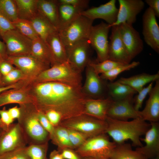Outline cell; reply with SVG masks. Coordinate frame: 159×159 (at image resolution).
Instances as JSON below:
<instances>
[{
	"instance_id": "cell-1",
	"label": "cell",
	"mask_w": 159,
	"mask_h": 159,
	"mask_svg": "<svg viewBox=\"0 0 159 159\" xmlns=\"http://www.w3.org/2000/svg\"><path fill=\"white\" fill-rule=\"evenodd\" d=\"M34 104L43 112L53 110L61 115L62 120L84 114L87 97L82 86L55 81L30 82L27 85Z\"/></svg>"
},
{
	"instance_id": "cell-2",
	"label": "cell",
	"mask_w": 159,
	"mask_h": 159,
	"mask_svg": "<svg viewBox=\"0 0 159 159\" xmlns=\"http://www.w3.org/2000/svg\"><path fill=\"white\" fill-rule=\"evenodd\" d=\"M106 133L111 138L116 144H120L130 140L132 145L139 147L143 145L140 137L145 135L150 127L149 123L141 117L130 121H121L107 117Z\"/></svg>"
},
{
	"instance_id": "cell-3",
	"label": "cell",
	"mask_w": 159,
	"mask_h": 159,
	"mask_svg": "<svg viewBox=\"0 0 159 159\" xmlns=\"http://www.w3.org/2000/svg\"><path fill=\"white\" fill-rule=\"evenodd\" d=\"M81 73L67 61L51 66L42 72L32 81L37 82L55 81L82 86Z\"/></svg>"
},
{
	"instance_id": "cell-4",
	"label": "cell",
	"mask_w": 159,
	"mask_h": 159,
	"mask_svg": "<svg viewBox=\"0 0 159 159\" xmlns=\"http://www.w3.org/2000/svg\"><path fill=\"white\" fill-rule=\"evenodd\" d=\"M116 145L110 141L107 134L104 133L88 138L74 150L81 157L102 159L110 158Z\"/></svg>"
},
{
	"instance_id": "cell-5",
	"label": "cell",
	"mask_w": 159,
	"mask_h": 159,
	"mask_svg": "<svg viewBox=\"0 0 159 159\" xmlns=\"http://www.w3.org/2000/svg\"><path fill=\"white\" fill-rule=\"evenodd\" d=\"M59 125L75 130L88 138L106 133L107 124L102 120L82 114L62 121Z\"/></svg>"
},
{
	"instance_id": "cell-6",
	"label": "cell",
	"mask_w": 159,
	"mask_h": 159,
	"mask_svg": "<svg viewBox=\"0 0 159 159\" xmlns=\"http://www.w3.org/2000/svg\"><path fill=\"white\" fill-rule=\"evenodd\" d=\"M93 20L80 15L58 32L66 48L88 39Z\"/></svg>"
},
{
	"instance_id": "cell-7",
	"label": "cell",
	"mask_w": 159,
	"mask_h": 159,
	"mask_svg": "<svg viewBox=\"0 0 159 159\" xmlns=\"http://www.w3.org/2000/svg\"><path fill=\"white\" fill-rule=\"evenodd\" d=\"M1 37L6 45L8 56L31 55L32 41L16 29L3 33Z\"/></svg>"
},
{
	"instance_id": "cell-8",
	"label": "cell",
	"mask_w": 159,
	"mask_h": 159,
	"mask_svg": "<svg viewBox=\"0 0 159 159\" xmlns=\"http://www.w3.org/2000/svg\"><path fill=\"white\" fill-rule=\"evenodd\" d=\"M111 27L107 23L102 21L99 24L92 26L88 38L90 45L95 51L97 54V62H101L108 59V34Z\"/></svg>"
},
{
	"instance_id": "cell-9",
	"label": "cell",
	"mask_w": 159,
	"mask_h": 159,
	"mask_svg": "<svg viewBox=\"0 0 159 159\" xmlns=\"http://www.w3.org/2000/svg\"><path fill=\"white\" fill-rule=\"evenodd\" d=\"M4 60L20 70L29 81L33 80L42 72L50 67L49 65L40 61L31 55L7 56Z\"/></svg>"
},
{
	"instance_id": "cell-10",
	"label": "cell",
	"mask_w": 159,
	"mask_h": 159,
	"mask_svg": "<svg viewBox=\"0 0 159 159\" xmlns=\"http://www.w3.org/2000/svg\"><path fill=\"white\" fill-rule=\"evenodd\" d=\"M85 80L82 91L88 98L103 99L108 97L107 84L88 64L86 67Z\"/></svg>"
},
{
	"instance_id": "cell-11",
	"label": "cell",
	"mask_w": 159,
	"mask_h": 159,
	"mask_svg": "<svg viewBox=\"0 0 159 159\" xmlns=\"http://www.w3.org/2000/svg\"><path fill=\"white\" fill-rule=\"evenodd\" d=\"M133 96L120 100H112L107 112V117L121 121L140 117V111H136L134 108Z\"/></svg>"
},
{
	"instance_id": "cell-12",
	"label": "cell",
	"mask_w": 159,
	"mask_h": 159,
	"mask_svg": "<svg viewBox=\"0 0 159 159\" xmlns=\"http://www.w3.org/2000/svg\"><path fill=\"white\" fill-rule=\"evenodd\" d=\"M67 61L73 67L82 72L91 61L90 45L87 39L80 41L66 48Z\"/></svg>"
},
{
	"instance_id": "cell-13",
	"label": "cell",
	"mask_w": 159,
	"mask_h": 159,
	"mask_svg": "<svg viewBox=\"0 0 159 159\" xmlns=\"http://www.w3.org/2000/svg\"><path fill=\"white\" fill-rule=\"evenodd\" d=\"M143 34L146 44L157 53H159V26L156 16L148 7L143 16Z\"/></svg>"
},
{
	"instance_id": "cell-14",
	"label": "cell",
	"mask_w": 159,
	"mask_h": 159,
	"mask_svg": "<svg viewBox=\"0 0 159 159\" xmlns=\"http://www.w3.org/2000/svg\"><path fill=\"white\" fill-rule=\"evenodd\" d=\"M118 26L121 39L132 59L143 50V41L132 24L124 23Z\"/></svg>"
},
{
	"instance_id": "cell-15",
	"label": "cell",
	"mask_w": 159,
	"mask_h": 159,
	"mask_svg": "<svg viewBox=\"0 0 159 159\" xmlns=\"http://www.w3.org/2000/svg\"><path fill=\"white\" fill-rule=\"evenodd\" d=\"M119 8L117 20L111 27L126 23L132 24L136 17L143 9L145 3L141 0H118Z\"/></svg>"
},
{
	"instance_id": "cell-16",
	"label": "cell",
	"mask_w": 159,
	"mask_h": 159,
	"mask_svg": "<svg viewBox=\"0 0 159 159\" xmlns=\"http://www.w3.org/2000/svg\"><path fill=\"white\" fill-rule=\"evenodd\" d=\"M108 45V59L125 64L132 60L121 39L118 26L111 27Z\"/></svg>"
},
{
	"instance_id": "cell-17",
	"label": "cell",
	"mask_w": 159,
	"mask_h": 159,
	"mask_svg": "<svg viewBox=\"0 0 159 159\" xmlns=\"http://www.w3.org/2000/svg\"><path fill=\"white\" fill-rule=\"evenodd\" d=\"M150 127L145 134V137L140 138L145 145L137 147L136 150L147 159H151L159 156V123L151 122Z\"/></svg>"
},
{
	"instance_id": "cell-18",
	"label": "cell",
	"mask_w": 159,
	"mask_h": 159,
	"mask_svg": "<svg viewBox=\"0 0 159 159\" xmlns=\"http://www.w3.org/2000/svg\"><path fill=\"white\" fill-rule=\"evenodd\" d=\"M116 2L115 0H110L98 6L86 9L81 12V15L93 21L97 19H103L110 26L117 19L118 9Z\"/></svg>"
},
{
	"instance_id": "cell-19",
	"label": "cell",
	"mask_w": 159,
	"mask_h": 159,
	"mask_svg": "<svg viewBox=\"0 0 159 159\" xmlns=\"http://www.w3.org/2000/svg\"><path fill=\"white\" fill-rule=\"evenodd\" d=\"M149 92V97L144 109L140 111V117L151 122H158L159 120V79Z\"/></svg>"
},
{
	"instance_id": "cell-20",
	"label": "cell",
	"mask_w": 159,
	"mask_h": 159,
	"mask_svg": "<svg viewBox=\"0 0 159 159\" xmlns=\"http://www.w3.org/2000/svg\"><path fill=\"white\" fill-rule=\"evenodd\" d=\"M112 100L110 97L103 99L87 97L84 104V114L105 120L108 109Z\"/></svg>"
},
{
	"instance_id": "cell-21",
	"label": "cell",
	"mask_w": 159,
	"mask_h": 159,
	"mask_svg": "<svg viewBox=\"0 0 159 159\" xmlns=\"http://www.w3.org/2000/svg\"><path fill=\"white\" fill-rule=\"evenodd\" d=\"M26 85L21 87L4 91L0 94V107L11 103H33L32 97Z\"/></svg>"
},
{
	"instance_id": "cell-22",
	"label": "cell",
	"mask_w": 159,
	"mask_h": 159,
	"mask_svg": "<svg viewBox=\"0 0 159 159\" xmlns=\"http://www.w3.org/2000/svg\"><path fill=\"white\" fill-rule=\"evenodd\" d=\"M53 62L52 66L67 61L66 47L58 31L50 34L46 41Z\"/></svg>"
},
{
	"instance_id": "cell-23",
	"label": "cell",
	"mask_w": 159,
	"mask_h": 159,
	"mask_svg": "<svg viewBox=\"0 0 159 159\" xmlns=\"http://www.w3.org/2000/svg\"><path fill=\"white\" fill-rule=\"evenodd\" d=\"M21 135L18 125L4 133L0 139V155L21 147L18 146L21 140Z\"/></svg>"
},
{
	"instance_id": "cell-24",
	"label": "cell",
	"mask_w": 159,
	"mask_h": 159,
	"mask_svg": "<svg viewBox=\"0 0 159 159\" xmlns=\"http://www.w3.org/2000/svg\"><path fill=\"white\" fill-rule=\"evenodd\" d=\"M58 32L63 29L81 15L83 11L68 4L58 2Z\"/></svg>"
},
{
	"instance_id": "cell-25",
	"label": "cell",
	"mask_w": 159,
	"mask_h": 159,
	"mask_svg": "<svg viewBox=\"0 0 159 159\" xmlns=\"http://www.w3.org/2000/svg\"><path fill=\"white\" fill-rule=\"evenodd\" d=\"M57 0H38V13L48 20L58 31V19Z\"/></svg>"
},
{
	"instance_id": "cell-26",
	"label": "cell",
	"mask_w": 159,
	"mask_h": 159,
	"mask_svg": "<svg viewBox=\"0 0 159 159\" xmlns=\"http://www.w3.org/2000/svg\"><path fill=\"white\" fill-rule=\"evenodd\" d=\"M159 79V72L154 74L143 73L129 77H122L117 80L119 82L128 85L139 92L147 84Z\"/></svg>"
},
{
	"instance_id": "cell-27",
	"label": "cell",
	"mask_w": 159,
	"mask_h": 159,
	"mask_svg": "<svg viewBox=\"0 0 159 159\" xmlns=\"http://www.w3.org/2000/svg\"><path fill=\"white\" fill-rule=\"evenodd\" d=\"M31 114L27 118L25 123L27 131L34 139L39 141H44L47 138L48 132L40 123L37 117V112Z\"/></svg>"
},
{
	"instance_id": "cell-28",
	"label": "cell",
	"mask_w": 159,
	"mask_h": 159,
	"mask_svg": "<svg viewBox=\"0 0 159 159\" xmlns=\"http://www.w3.org/2000/svg\"><path fill=\"white\" fill-rule=\"evenodd\" d=\"M30 21L39 37L45 42L50 34L58 31L48 20L38 12Z\"/></svg>"
},
{
	"instance_id": "cell-29",
	"label": "cell",
	"mask_w": 159,
	"mask_h": 159,
	"mask_svg": "<svg viewBox=\"0 0 159 159\" xmlns=\"http://www.w3.org/2000/svg\"><path fill=\"white\" fill-rule=\"evenodd\" d=\"M31 55L43 63L51 66L53 65L49 49L46 42L40 37L32 41Z\"/></svg>"
},
{
	"instance_id": "cell-30",
	"label": "cell",
	"mask_w": 159,
	"mask_h": 159,
	"mask_svg": "<svg viewBox=\"0 0 159 159\" xmlns=\"http://www.w3.org/2000/svg\"><path fill=\"white\" fill-rule=\"evenodd\" d=\"M107 89L108 97L113 100L122 99L137 93L130 87L117 80L108 82Z\"/></svg>"
},
{
	"instance_id": "cell-31",
	"label": "cell",
	"mask_w": 159,
	"mask_h": 159,
	"mask_svg": "<svg viewBox=\"0 0 159 159\" xmlns=\"http://www.w3.org/2000/svg\"><path fill=\"white\" fill-rule=\"evenodd\" d=\"M19 19L30 21L38 13V0H14Z\"/></svg>"
},
{
	"instance_id": "cell-32",
	"label": "cell",
	"mask_w": 159,
	"mask_h": 159,
	"mask_svg": "<svg viewBox=\"0 0 159 159\" xmlns=\"http://www.w3.org/2000/svg\"><path fill=\"white\" fill-rule=\"evenodd\" d=\"M110 158V159H147L137 150H133L130 144L125 143L117 144Z\"/></svg>"
},
{
	"instance_id": "cell-33",
	"label": "cell",
	"mask_w": 159,
	"mask_h": 159,
	"mask_svg": "<svg viewBox=\"0 0 159 159\" xmlns=\"http://www.w3.org/2000/svg\"><path fill=\"white\" fill-rule=\"evenodd\" d=\"M50 137L54 143L57 146L58 150L60 152L66 149H74L67 128L59 125L54 127V130Z\"/></svg>"
},
{
	"instance_id": "cell-34",
	"label": "cell",
	"mask_w": 159,
	"mask_h": 159,
	"mask_svg": "<svg viewBox=\"0 0 159 159\" xmlns=\"http://www.w3.org/2000/svg\"><path fill=\"white\" fill-rule=\"evenodd\" d=\"M12 23L15 29L32 41L39 37L30 21L18 18Z\"/></svg>"
},
{
	"instance_id": "cell-35",
	"label": "cell",
	"mask_w": 159,
	"mask_h": 159,
	"mask_svg": "<svg viewBox=\"0 0 159 159\" xmlns=\"http://www.w3.org/2000/svg\"><path fill=\"white\" fill-rule=\"evenodd\" d=\"M0 14L14 22L18 18L14 0H0Z\"/></svg>"
},
{
	"instance_id": "cell-36",
	"label": "cell",
	"mask_w": 159,
	"mask_h": 159,
	"mask_svg": "<svg viewBox=\"0 0 159 159\" xmlns=\"http://www.w3.org/2000/svg\"><path fill=\"white\" fill-rule=\"evenodd\" d=\"M140 64L139 62L134 61L127 64H124L118 66L106 72L101 74L100 76L105 80L113 81L121 73L130 70L137 66Z\"/></svg>"
},
{
	"instance_id": "cell-37",
	"label": "cell",
	"mask_w": 159,
	"mask_h": 159,
	"mask_svg": "<svg viewBox=\"0 0 159 159\" xmlns=\"http://www.w3.org/2000/svg\"><path fill=\"white\" fill-rule=\"evenodd\" d=\"M124 64L108 59L101 62H94L91 61L88 64L93 68L96 73L101 74Z\"/></svg>"
},
{
	"instance_id": "cell-38",
	"label": "cell",
	"mask_w": 159,
	"mask_h": 159,
	"mask_svg": "<svg viewBox=\"0 0 159 159\" xmlns=\"http://www.w3.org/2000/svg\"><path fill=\"white\" fill-rule=\"evenodd\" d=\"M47 144L39 145H32L26 149L30 159H47L46 157L47 147Z\"/></svg>"
},
{
	"instance_id": "cell-39",
	"label": "cell",
	"mask_w": 159,
	"mask_h": 159,
	"mask_svg": "<svg viewBox=\"0 0 159 159\" xmlns=\"http://www.w3.org/2000/svg\"><path fill=\"white\" fill-rule=\"evenodd\" d=\"M2 80L4 85L7 84L8 85L22 80L29 81L22 72L16 67H15L6 75L4 76Z\"/></svg>"
},
{
	"instance_id": "cell-40",
	"label": "cell",
	"mask_w": 159,
	"mask_h": 159,
	"mask_svg": "<svg viewBox=\"0 0 159 159\" xmlns=\"http://www.w3.org/2000/svg\"><path fill=\"white\" fill-rule=\"evenodd\" d=\"M67 129L69 140L74 149L80 146L88 138L81 132L73 130Z\"/></svg>"
},
{
	"instance_id": "cell-41",
	"label": "cell",
	"mask_w": 159,
	"mask_h": 159,
	"mask_svg": "<svg viewBox=\"0 0 159 159\" xmlns=\"http://www.w3.org/2000/svg\"><path fill=\"white\" fill-rule=\"evenodd\" d=\"M153 83L151 82L147 87H144L133 97L134 106L136 111H139L142 107L143 101L153 87Z\"/></svg>"
},
{
	"instance_id": "cell-42",
	"label": "cell",
	"mask_w": 159,
	"mask_h": 159,
	"mask_svg": "<svg viewBox=\"0 0 159 159\" xmlns=\"http://www.w3.org/2000/svg\"><path fill=\"white\" fill-rule=\"evenodd\" d=\"M0 159H30L26 149L20 147L0 155Z\"/></svg>"
},
{
	"instance_id": "cell-43",
	"label": "cell",
	"mask_w": 159,
	"mask_h": 159,
	"mask_svg": "<svg viewBox=\"0 0 159 159\" xmlns=\"http://www.w3.org/2000/svg\"><path fill=\"white\" fill-rule=\"evenodd\" d=\"M37 117L43 127L48 132L49 135L53 133L54 127L49 121L45 113L38 110Z\"/></svg>"
},
{
	"instance_id": "cell-44",
	"label": "cell",
	"mask_w": 159,
	"mask_h": 159,
	"mask_svg": "<svg viewBox=\"0 0 159 159\" xmlns=\"http://www.w3.org/2000/svg\"><path fill=\"white\" fill-rule=\"evenodd\" d=\"M44 113L49 121L54 127L58 126L62 120L61 114L55 110H49Z\"/></svg>"
},
{
	"instance_id": "cell-45",
	"label": "cell",
	"mask_w": 159,
	"mask_h": 159,
	"mask_svg": "<svg viewBox=\"0 0 159 159\" xmlns=\"http://www.w3.org/2000/svg\"><path fill=\"white\" fill-rule=\"evenodd\" d=\"M58 2L69 4L83 11L88 6L89 1L87 0H59Z\"/></svg>"
},
{
	"instance_id": "cell-46",
	"label": "cell",
	"mask_w": 159,
	"mask_h": 159,
	"mask_svg": "<svg viewBox=\"0 0 159 159\" xmlns=\"http://www.w3.org/2000/svg\"><path fill=\"white\" fill-rule=\"evenodd\" d=\"M12 22L0 14V33H4L15 29Z\"/></svg>"
},
{
	"instance_id": "cell-47",
	"label": "cell",
	"mask_w": 159,
	"mask_h": 159,
	"mask_svg": "<svg viewBox=\"0 0 159 159\" xmlns=\"http://www.w3.org/2000/svg\"><path fill=\"white\" fill-rule=\"evenodd\" d=\"M64 159H81V157L74 149H66L61 152Z\"/></svg>"
},
{
	"instance_id": "cell-48",
	"label": "cell",
	"mask_w": 159,
	"mask_h": 159,
	"mask_svg": "<svg viewBox=\"0 0 159 159\" xmlns=\"http://www.w3.org/2000/svg\"><path fill=\"white\" fill-rule=\"evenodd\" d=\"M14 68L12 64L7 61L0 60V72L3 76L7 74Z\"/></svg>"
},
{
	"instance_id": "cell-49",
	"label": "cell",
	"mask_w": 159,
	"mask_h": 159,
	"mask_svg": "<svg viewBox=\"0 0 159 159\" xmlns=\"http://www.w3.org/2000/svg\"><path fill=\"white\" fill-rule=\"evenodd\" d=\"M0 116L1 122L7 126L11 124L13 121L8 110L5 109L0 110Z\"/></svg>"
},
{
	"instance_id": "cell-50",
	"label": "cell",
	"mask_w": 159,
	"mask_h": 159,
	"mask_svg": "<svg viewBox=\"0 0 159 159\" xmlns=\"http://www.w3.org/2000/svg\"><path fill=\"white\" fill-rule=\"evenodd\" d=\"M145 2L153 11L156 17H159V0H145Z\"/></svg>"
},
{
	"instance_id": "cell-51",
	"label": "cell",
	"mask_w": 159,
	"mask_h": 159,
	"mask_svg": "<svg viewBox=\"0 0 159 159\" xmlns=\"http://www.w3.org/2000/svg\"><path fill=\"white\" fill-rule=\"evenodd\" d=\"M25 80H22L16 83L0 87V93L6 91L20 88L24 86L26 84Z\"/></svg>"
},
{
	"instance_id": "cell-52",
	"label": "cell",
	"mask_w": 159,
	"mask_h": 159,
	"mask_svg": "<svg viewBox=\"0 0 159 159\" xmlns=\"http://www.w3.org/2000/svg\"><path fill=\"white\" fill-rule=\"evenodd\" d=\"M8 111L13 119L18 118L20 116V109L17 106H15L10 108L8 110Z\"/></svg>"
},
{
	"instance_id": "cell-53",
	"label": "cell",
	"mask_w": 159,
	"mask_h": 159,
	"mask_svg": "<svg viewBox=\"0 0 159 159\" xmlns=\"http://www.w3.org/2000/svg\"><path fill=\"white\" fill-rule=\"evenodd\" d=\"M7 56L6 45L0 40V60H5Z\"/></svg>"
},
{
	"instance_id": "cell-54",
	"label": "cell",
	"mask_w": 159,
	"mask_h": 159,
	"mask_svg": "<svg viewBox=\"0 0 159 159\" xmlns=\"http://www.w3.org/2000/svg\"><path fill=\"white\" fill-rule=\"evenodd\" d=\"M47 159H64L61 152L57 150H54L50 153L49 158Z\"/></svg>"
},
{
	"instance_id": "cell-55",
	"label": "cell",
	"mask_w": 159,
	"mask_h": 159,
	"mask_svg": "<svg viewBox=\"0 0 159 159\" xmlns=\"http://www.w3.org/2000/svg\"><path fill=\"white\" fill-rule=\"evenodd\" d=\"M4 85H4V84L3 82L2 81V80L1 79V73L0 72V87H3V86H4Z\"/></svg>"
},
{
	"instance_id": "cell-56",
	"label": "cell",
	"mask_w": 159,
	"mask_h": 159,
	"mask_svg": "<svg viewBox=\"0 0 159 159\" xmlns=\"http://www.w3.org/2000/svg\"><path fill=\"white\" fill-rule=\"evenodd\" d=\"M81 159H94L93 158L88 157H82Z\"/></svg>"
},
{
	"instance_id": "cell-57",
	"label": "cell",
	"mask_w": 159,
	"mask_h": 159,
	"mask_svg": "<svg viewBox=\"0 0 159 159\" xmlns=\"http://www.w3.org/2000/svg\"><path fill=\"white\" fill-rule=\"evenodd\" d=\"M151 159H159V156Z\"/></svg>"
},
{
	"instance_id": "cell-58",
	"label": "cell",
	"mask_w": 159,
	"mask_h": 159,
	"mask_svg": "<svg viewBox=\"0 0 159 159\" xmlns=\"http://www.w3.org/2000/svg\"><path fill=\"white\" fill-rule=\"evenodd\" d=\"M2 125H3V124L2 123V122H1L0 118V126H2Z\"/></svg>"
},
{
	"instance_id": "cell-59",
	"label": "cell",
	"mask_w": 159,
	"mask_h": 159,
	"mask_svg": "<svg viewBox=\"0 0 159 159\" xmlns=\"http://www.w3.org/2000/svg\"><path fill=\"white\" fill-rule=\"evenodd\" d=\"M94 159H95V158H94ZM110 159V158H104V159Z\"/></svg>"
},
{
	"instance_id": "cell-60",
	"label": "cell",
	"mask_w": 159,
	"mask_h": 159,
	"mask_svg": "<svg viewBox=\"0 0 159 159\" xmlns=\"http://www.w3.org/2000/svg\"><path fill=\"white\" fill-rule=\"evenodd\" d=\"M0 36L1 37L0 33Z\"/></svg>"
}]
</instances>
